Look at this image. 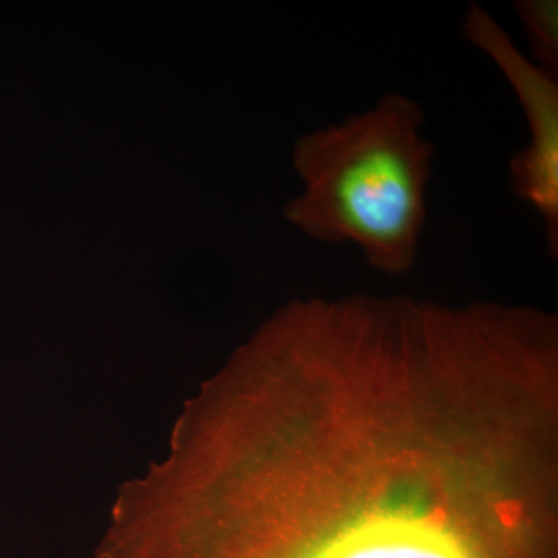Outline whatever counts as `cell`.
Returning a JSON list of instances; mask_svg holds the SVG:
<instances>
[{
	"label": "cell",
	"instance_id": "4",
	"mask_svg": "<svg viewBox=\"0 0 558 558\" xmlns=\"http://www.w3.org/2000/svg\"><path fill=\"white\" fill-rule=\"evenodd\" d=\"M517 16L523 25L539 68L558 72V2L557 0H517Z\"/></svg>",
	"mask_w": 558,
	"mask_h": 558
},
{
	"label": "cell",
	"instance_id": "2",
	"mask_svg": "<svg viewBox=\"0 0 558 558\" xmlns=\"http://www.w3.org/2000/svg\"><path fill=\"white\" fill-rule=\"evenodd\" d=\"M205 558H486L444 502L416 487L373 495L317 534L295 538L240 508Z\"/></svg>",
	"mask_w": 558,
	"mask_h": 558
},
{
	"label": "cell",
	"instance_id": "3",
	"mask_svg": "<svg viewBox=\"0 0 558 558\" xmlns=\"http://www.w3.org/2000/svg\"><path fill=\"white\" fill-rule=\"evenodd\" d=\"M464 35L501 70L523 109L531 140L510 160L513 193L545 222L550 255L558 253V81L556 73L527 60L508 32L480 3L464 17Z\"/></svg>",
	"mask_w": 558,
	"mask_h": 558
},
{
	"label": "cell",
	"instance_id": "1",
	"mask_svg": "<svg viewBox=\"0 0 558 558\" xmlns=\"http://www.w3.org/2000/svg\"><path fill=\"white\" fill-rule=\"evenodd\" d=\"M413 98L387 94L373 108L303 135L293 163L304 190L288 219L325 244H355L374 269L405 274L427 222L436 146L421 134Z\"/></svg>",
	"mask_w": 558,
	"mask_h": 558
}]
</instances>
